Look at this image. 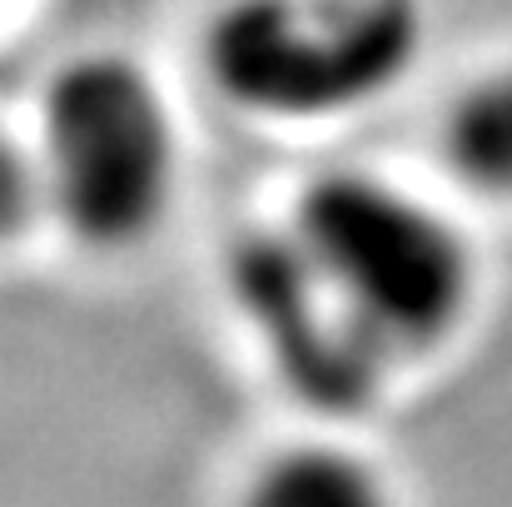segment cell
I'll return each mask as SVG.
<instances>
[{
	"mask_svg": "<svg viewBox=\"0 0 512 507\" xmlns=\"http://www.w3.org/2000/svg\"><path fill=\"white\" fill-rule=\"evenodd\" d=\"M244 507H398L388 478L343 443L279 448L249 483Z\"/></svg>",
	"mask_w": 512,
	"mask_h": 507,
	"instance_id": "5b68a950",
	"label": "cell"
},
{
	"mask_svg": "<svg viewBox=\"0 0 512 507\" xmlns=\"http://www.w3.org/2000/svg\"><path fill=\"white\" fill-rule=\"evenodd\" d=\"M418 50V0H229L204 30L214 90L269 120L363 110L413 70Z\"/></svg>",
	"mask_w": 512,
	"mask_h": 507,
	"instance_id": "7a4b0ae2",
	"label": "cell"
},
{
	"mask_svg": "<svg viewBox=\"0 0 512 507\" xmlns=\"http://www.w3.org/2000/svg\"><path fill=\"white\" fill-rule=\"evenodd\" d=\"M229 294L279 378L319 413H363L393 358L348 314L294 229L254 234L229 254Z\"/></svg>",
	"mask_w": 512,
	"mask_h": 507,
	"instance_id": "277c9868",
	"label": "cell"
},
{
	"mask_svg": "<svg viewBox=\"0 0 512 507\" xmlns=\"http://www.w3.org/2000/svg\"><path fill=\"white\" fill-rule=\"evenodd\" d=\"M174 169V110L140 60L95 50L50 75L40 95V174L80 244H140L170 209Z\"/></svg>",
	"mask_w": 512,
	"mask_h": 507,
	"instance_id": "3957f363",
	"label": "cell"
},
{
	"mask_svg": "<svg viewBox=\"0 0 512 507\" xmlns=\"http://www.w3.org/2000/svg\"><path fill=\"white\" fill-rule=\"evenodd\" d=\"M289 229L393 363L433 353L473 309L478 264L463 229L393 179L319 174Z\"/></svg>",
	"mask_w": 512,
	"mask_h": 507,
	"instance_id": "6da1fadb",
	"label": "cell"
},
{
	"mask_svg": "<svg viewBox=\"0 0 512 507\" xmlns=\"http://www.w3.org/2000/svg\"><path fill=\"white\" fill-rule=\"evenodd\" d=\"M443 150L463 184L512 199V65L488 70L458 95L443 125Z\"/></svg>",
	"mask_w": 512,
	"mask_h": 507,
	"instance_id": "8992f818",
	"label": "cell"
}]
</instances>
